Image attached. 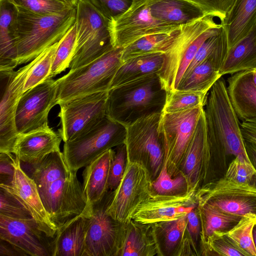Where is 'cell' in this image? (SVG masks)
I'll list each match as a JSON object with an SVG mask.
<instances>
[{
	"instance_id": "cell-1",
	"label": "cell",
	"mask_w": 256,
	"mask_h": 256,
	"mask_svg": "<svg viewBox=\"0 0 256 256\" xmlns=\"http://www.w3.org/2000/svg\"><path fill=\"white\" fill-rule=\"evenodd\" d=\"M204 112L209 151L208 174L226 169V157L241 156L250 162L240 124L230 103L226 83L222 77L208 92Z\"/></svg>"
},
{
	"instance_id": "cell-2",
	"label": "cell",
	"mask_w": 256,
	"mask_h": 256,
	"mask_svg": "<svg viewBox=\"0 0 256 256\" xmlns=\"http://www.w3.org/2000/svg\"><path fill=\"white\" fill-rule=\"evenodd\" d=\"M167 92L158 74H150L108 91L106 116L125 127L155 113H162Z\"/></svg>"
},
{
	"instance_id": "cell-3",
	"label": "cell",
	"mask_w": 256,
	"mask_h": 256,
	"mask_svg": "<svg viewBox=\"0 0 256 256\" xmlns=\"http://www.w3.org/2000/svg\"><path fill=\"white\" fill-rule=\"evenodd\" d=\"M17 8L16 44L18 64L30 62L59 42L76 20V6L48 15L38 14Z\"/></svg>"
},
{
	"instance_id": "cell-4",
	"label": "cell",
	"mask_w": 256,
	"mask_h": 256,
	"mask_svg": "<svg viewBox=\"0 0 256 256\" xmlns=\"http://www.w3.org/2000/svg\"><path fill=\"white\" fill-rule=\"evenodd\" d=\"M123 48L114 47L94 61L56 80V104L94 93L108 91L122 63Z\"/></svg>"
},
{
	"instance_id": "cell-5",
	"label": "cell",
	"mask_w": 256,
	"mask_h": 256,
	"mask_svg": "<svg viewBox=\"0 0 256 256\" xmlns=\"http://www.w3.org/2000/svg\"><path fill=\"white\" fill-rule=\"evenodd\" d=\"M76 8V48L70 70L94 61L114 48L108 28L110 20L92 0H78Z\"/></svg>"
},
{
	"instance_id": "cell-6",
	"label": "cell",
	"mask_w": 256,
	"mask_h": 256,
	"mask_svg": "<svg viewBox=\"0 0 256 256\" xmlns=\"http://www.w3.org/2000/svg\"><path fill=\"white\" fill-rule=\"evenodd\" d=\"M126 128L106 116L84 134L64 142L63 154L70 170L78 172L107 150L124 144Z\"/></svg>"
},
{
	"instance_id": "cell-7",
	"label": "cell",
	"mask_w": 256,
	"mask_h": 256,
	"mask_svg": "<svg viewBox=\"0 0 256 256\" xmlns=\"http://www.w3.org/2000/svg\"><path fill=\"white\" fill-rule=\"evenodd\" d=\"M77 172L68 174L37 186L41 200L57 226L82 214L86 207V198Z\"/></svg>"
},
{
	"instance_id": "cell-8",
	"label": "cell",
	"mask_w": 256,
	"mask_h": 256,
	"mask_svg": "<svg viewBox=\"0 0 256 256\" xmlns=\"http://www.w3.org/2000/svg\"><path fill=\"white\" fill-rule=\"evenodd\" d=\"M161 114L146 116L126 127L127 159L144 165L147 162L152 178L158 176L164 161L163 140L158 130Z\"/></svg>"
},
{
	"instance_id": "cell-9",
	"label": "cell",
	"mask_w": 256,
	"mask_h": 256,
	"mask_svg": "<svg viewBox=\"0 0 256 256\" xmlns=\"http://www.w3.org/2000/svg\"><path fill=\"white\" fill-rule=\"evenodd\" d=\"M152 178L144 164L127 159L123 177L113 191L106 213L123 224L128 223L134 208L153 190Z\"/></svg>"
},
{
	"instance_id": "cell-10",
	"label": "cell",
	"mask_w": 256,
	"mask_h": 256,
	"mask_svg": "<svg viewBox=\"0 0 256 256\" xmlns=\"http://www.w3.org/2000/svg\"><path fill=\"white\" fill-rule=\"evenodd\" d=\"M39 55L18 70L0 71V152L12 153L18 135L15 117L26 80Z\"/></svg>"
},
{
	"instance_id": "cell-11",
	"label": "cell",
	"mask_w": 256,
	"mask_h": 256,
	"mask_svg": "<svg viewBox=\"0 0 256 256\" xmlns=\"http://www.w3.org/2000/svg\"><path fill=\"white\" fill-rule=\"evenodd\" d=\"M196 196L198 204H208L240 216L248 213L256 215V185L240 184L222 176L198 189Z\"/></svg>"
},
{
	"instance_id": "cell-12",
	"label": "cell",
	"mask_w": 256,
	"mask_h": 256,
	"mask_svg": "<svg viewBox=\"0 0 256 256\" xmlns=\"http://www.w3.org/2000/svg\"><path fill=\"white\" fill-rule=\"evenodd\" d=\"M151 2L133 0L125 12L109 21L114 47L124 48L142 36L168 32L179 28L168 26L157 20L151 10Z\"/></svg>"
},
{
	"instance_id": "cell-13",
	"label": "cell",
	"mask_w": 256,
	"mask_h": 256,
	"mask_svg": "<svg viewBox=\"0 0 256 256\" xmlns=\"http://www.w3.org/2000/svg\"><path fill=\"white\" fill-rule=\"evenodd\" d=\"M108 91L78 98L60 104L58 133L64 142L88 132L106 116Z\"/></svg>"
},
{
	"instance_id": "cell-14",
	"label": "cell",
	"mask_w": 256,
	"mask_h": 256,
	"mask_svg": "<svg viewBox=\"0 0 256 256\" xmlns=\"http://www.w3.org/2000/svg\"><path fill=\"white\" fill-rule=\"evenodd\" d=\"M204 112L200 106L176 112H162L158 130L164 142L168 168L173 172L182 163L198 122Z\"/></svg>"
},
{
	"instance_id": "cell-15",
	"label": "cell",
	"mask_w": 256,
	"mask_h": 256,
	"mask_svg": "<svg viewBox=\"0 0 256 256\" xmlns=\"http://www.w3.org/2000/svg\"><path fill=\"white\" fill-rule=\"evenodd\" d=\"M113 191L94 205L88 218L87 232L83 256H116L119 250L124 224L106 212Z\"/></svg>"
},
{
	"instance_id": "cell-16",
	"label": "cell",
	"mask_w": 256,
	"mask_h": 256,
	"mask_svg": "<svg viewBox=\"0 0 256 256\" xmlns=\"http://www.w3.org/2000/svg\"><path fill=\"white\" fill-rule=\"evenodd\" d=\"M196 186L172 195H162L152 190L132 211L130 220L154 225L188 214L196 208Z\"/></svg>"
},
{
	"instance_id": "cell-17",
	"label": "cell",
	"mask_w": 256,
	"mask_h": 256,
	"mask_svg": "<svg viewBox=\"0 0 256 256\" xmlns=\"http://www.w3.org/2000/svg\"><path fill=\"white\" fill-rule=\"evenodd\" d=\"M57 90L56 80L50 78L24 92L16 113L18 134L48 124L49 112L56 105Z\"/></svg>"
},
{
	"instance_id": "cell-18",
	"label": "cell",
	"mask_w": 256,
	"mask_h": 256,
	"mask_svg": "<svg viewBox=\"0 0 256 256\" xmlns=\"http://www.w3.org/2000/svg\"><path fill=\"white\" fill-rule=\"evenodd\" d=\"M206 15L182 26L180 33L164 52L162 68L158 74L163 88L170 92L176 90L177 75L183 56L189 45L202 34L210 28L222 26Z\"/></svg>"
},
{
	"instance_id": "cell-19",
	"label": "cell",
	"mask_w": 256,
	"mask_h": 256,
	"mask_svg": "<svg viewBox=\"0 0 256 256\" xmlns=\"http://www.w3.org/2000/svg\"><path fill=\"white\" fill-rule=\"evenodd\" d=\"M0 238L32 256H52V241L38 228L36 221L16 219L0 214Z\"/></svg>"
},
{
	"instance_id": "cell-20",
	"label": "cell",
	"mask_w": 256,
	"mask_h": 256,
	"mask_svg": "<svg viewBox=\"0 0 256 256\" xmlns=\"http://www.w3.org/2000/svg\"><path fill=\"white\" fill-rule=\"evenodd\" d=\"M20 160L16 156L13 165L14 173L10 184H0L12 194L27 208L38 226L48 238H54L58 230L41 200L34 180L22 170Z\"/></svg>"
},
{
	"instance_id": "cell-21",
	"label": "cell",
	"mask_w": 256,
	"mask_h": 256,
	"mask_svg": "<svg viewBox=\"0 0 256 256\" xmlns=\"http://www.w3.org/2000/svg\"><path fill=\"white\" fill-rule=\"evenodd\" d=\"M62 140L59 133L54 131L47 124L29 132L18 134L13 146L12 154L20 162L33 164L52 152L60 151Z\"/></svg>"
},
{
	"instance_id": "cell-22",
	"label": "cell",
	"mask_w": 256,
	"mask_h": 256,
	"mask_svg": "<svg viewBox=\"0 0 256 256\" xmlns=\"http://www.w3.org/2000/svg\"><path fill=\"white\" fill-rule=\"evenodd\" d=\"M182 174L186 178L188 189L198 186L200 178L206 174L209 164L206 127L204 112L197 124L192 138L182 162Z\"/></svg>"
},
{
	"instance_id": "cell-23",
	"label": "cell",
	"mask_w": 256,
	"mask_h": 256,
	"mask_svg": "<svg viewBox=\"0 0 256 256\" xmlns=\"http://www.w3.org/2000/svg\"><path fill=\"white\" fill-rule=\"evenodd\" d=\"M116 256H164L154 226L132 220L124 224Z\"/></svg>"
},
{
	"instance_id": "cell-24",
	"label": "cell",
	"mask_w": 256,
	"mask_h": 256,
	"mask_svg": "<svg viewBox=\"0 0 256 256\" xmlns=\"http://www.w3.org/2000/svg\"><path fill=\"white\" fill-rule=\"evenodd\" d=\"M91 210H86L58 228L52 241V256H83Z\"/></svg>"
},
{
	"instance_id": "cell-25",
	"label": "cell",
	"mask_w": 256,
	"mask_h": 256,
	"mask_svg": "<svg viewBox=\"0 0 256 256\" xmlns=\"http://www.w3.org/2000/svg\"><path fill=\"white\" fill-rule=\"evenodd\" d=\"M228 82V97L238 119L242 122L256 120V87L252 70L234 74Z\"/></svg>"
},
{
	"instance_id": "cell-26",
	"label": "cell",
	"mask_w": 256,
	"mask_h": 256,
	"mask_svg": "<svg viewBox=\"0 0 256 256\" xmlns=\"http://www.w3.org/2000/svg\"><path fill=\"white\" fill-rule=\"evenodd\" d=\"M17 6L10 0H0V71L13 70L18 64L16 44Z\"/></svg>"
},
{
	"instance_id": "cell-27",
	"label": "cell",
	"mask_w": 256,
	"mask_h": 256,
	"mask_svg": "<svg viewBox=\"0 0 256 256\" xmlns=\"http://www.w3.org/2000/svg\"><path fill=\"white\" fill-rule=\"evenodd\" d=\"M114 153V150L109 149L85 166L82 188L86 198V210H90L108 192L109 172Z\"/></svg>"
},
{
	"instance_id": "cell-28",
	"label": "cell",
	"mask_w": 256,
	"mask_h": 256,
	"mask_svg": "<svg viewBox=\"0 0 256 256\" xmlns=\"http://www.w3.org/2000/svg\"><path fill=\"white\" fill-rule=\"evenodd\" d=\"M154 18L162 24L178 28L206 14L198 6L186 0H152Z\"/></svg>"
},
{
	"instance_id": "cell-29",
	"label": "cell",
	"mask_w": 256,
	"mask_h": 256,
	"mask_svg": "<svg viewBox=\"0 0 256 256\" xmlns=\"http://www.w3.org/2000/svg\"><path fill=\"white\" fill-rule=\"evenodd\" d=\"M256 22V0H236L220 24L224 27L228 48L244 37Z\"/></svg>"
},
{
	"instance_id": "cell-30",
	"label": "cell",
	"mask_w": 256,
	"mask_h": 256,
	"mask_svg": "<svg viewBox=\"0 0 256 256\" xmlns=\"http://www.w3.org/2000/svg\"><path fill=\"white\" fill-rule=\"evenodd\" d=\"M256 68V22L248 33L228 52L220 70L222 76L226 74Z\"/></svg>"
},
{
	"instance_id": "cell-31",
	"label": "cell",
	"mask_w": 256,
	"mask_h": 256,
	"mask_svg": "<svg viewBox=\"0 0 256 256\" xmlns=\"http://www.w3.org/2000/svg\"><path fill=\"white\" fill-rule=\"evenodd\" d=\"M164 57V53L158 52L136 56L122 62L113 78L110 89L150 74H158Z\"/></svg>"
},
{
	"instance_id": "cell-32",
	"label": "cell",
	"mask_w": 256,
	"mask_h": 256,
	"mask_svg": "<svg viewBox=\"0 0 256 256\" xmlns=\"http://www.w3.org/2000/svg\"><path fill=\"white\" fill-rule=\"evenodd\" d=\"M198 208L201 223L200 240L202 248L214 233L228 232L242 217L224 212L208 204H199Z\"/></svg>"
},
{
	"instance_id": "cell-33",
	"label": "cell",
	"mask_w": 256,
	"mask_h": 256,
	"mask_svg": "<svg viewBox=\"0 0 256 256\" xmlns=\"http://www.w3.org/2000/svg\"><path fill=\"white\" fill-rule=\"evenodd\" d=\"M181 28L168 32L157 33L142 36L124 46L122 56V62L142 55L164 53L180 33Z\"/></svg>"
},
{
	"instance_id": "cell-34",
	"label": "cell",
	"mask_w": 256,
	"mask_h": 256,
	"mask_svg": "<svg viewBox=\"0 0 256 256\" xmlns=\"http://www.w3.org/2000/svg\"><path fill=\"white\" fill-rule=\"evenodd\" d=\"M208 94L177 89L168 92L162 112H176L200 106H204Z\"/></svg>"
},
{
	"instance_id": "cell-35",
	"label": "cell",
	"mask_w": 256,
	"mask_h": 256,
	"mask_svg": "<svg viewBox=\"0 0 256 256\" xmlns=\"http://www.w3.org/2000/svg\"><path fill=\"white\" fill-rule=\"evenodd\" d=\"M256 224V215L248 213L242 216L240 220L226 232L236 244L249 256H256L252 230Z\"/></svg>"
},
{
	"instance_id": "cell-36",
	"label": "cell",
	"mask_w": 256,
	"mask_h": 256,
	"mask_svg": "<svg viewBox=\"0 0 256 256\" xmlns=\"http://www.w3.org/2000/svg\"><path fill=\"white\" fill-rule=\"evenodd\" d=\"M187 214L178 218L154 224L156 231L162 235L164 252L170 255L183 240L187 229Z\"/></svg>"
},
{
	"instance_id": "cell-37",
	"label": "cell",
	"mask_w": 256,
	"mask_h": 256,
	"mask_svg": "<svg viewBox=\"0 0 256 256\" xmlns=\"http://www.w3.org/2000/svg\"><path fill=\"white\" fill-rule=\"evenodd\" d=\"M76 30L74 24L59 41L54 58L50 78L70 67L76 48Z\"/></svg>"
},
{
	"instance_id": "cell-38",
	"label": "cell",
	"mask_w": 256,
	"mask_h": 256,
	"mask_svg": "<svg viewBox=\"0 0 256 256\" xmlns=\"http://www.w3.org/2000/svg\"><path fill=\"white\" fill-rule=\"evenodd\" d=\"M59 42L44 50L30 72L24 86V92L50 78L52 66Z\"/></svg>"
},
{
	"instance_id": "cell-39",
	"label": "cell",
	"mask_w": 256,
	"mask_h": 256,
	"mask_svg": "<svg viewBox=\"0 0 256 256\" xmlns=\"http://www.w3.org/2000/svg\"><path fill=\"white\" fill-rule=\"evenodd\" d=\"M168 157L164 154L162 168L155 180L152 182L153 190L162 195H172L186 192L188 188L186 178L180 174L172 178L168 172Z\"/></svg>"
},
{
	"instance_id": "cell-40",
	"label": "cell",
	"mask_w": 256,
	"mask_h": 256,
	"mask_svg": "<svg viewBox=\"0 0 256 256\" xmlns=\"http://www.w3.org/2000/svg\"><path fill=\"white\" fill-rule=\"evenodd\" d=\"M202 255L249 256L230 238L226 232H216L202 248Z\"/></svg>"
},
{
	"instance_id": "cell-41",
	"label": "cell",
	"mask_w": 256,
	"mask_h": 256,
	"mask_svg": "<svg viewBox=\"0 0 256 256\" xmlns=\"http://www.w3.org/2000/svg\"><path fill=\"white\" fill-rule=\"evenodd\" d=\"M10 0L18 8L42 15L59 13L75 6L66 0Z\"/></svg>"
},
{
	"instance_id": "cell-42",
	"label": "cell",
	"mask_w": 256,
	"mask_h": 256,
	"mask_svg": "<svg viewBox=\"0 0 256 256\" xmlns=\"http://www.w3.org/2000/svg\"><path fill=\"white\" fill-rule=\"evenodd\" d=\"M223 176L234 182L256 185V170L241 156H236L230 163Z\"/></svg>"
},
{
	"instance_id": "cell-43",
	"label": "cell",
	"mask_w": 256,
	"mask_h": 256,
	"mask_svg": "<svg viewBox=\"0 0 256 256\" xmlns=\"http://www.w3.org/2000/svg\"><path fill=\"white\" fill-rule=\"evenodd\" d=\"M0 214L16 219L32 218L24 205L12 194L2 188H0Z\"/></svg>"
},
{
	"instance_id": "cell-44",
	"label": "cell",
	"mask_w": 256,
	"mask_h": 256,
	"mask_svg": "<svg viewBox=\"0 0 256 256\" xmlns=\"http://www.w3.org/2000/svg\"><path fill=\"white\" fill-rule=\"evenodd\" d=\"M127 154L124 144L117 146L112 156L109 172L108 191L114 190L119 185L124 172Z\"/></svg>"
},
{
	"instance_id": "cell-45",
	"label": "cell",
	"mask_w": 256,
	"mask_h": 256,
	"mask_svg": "<svg viewBox=\"0 0 256 256\" xmlns=\"http://www.w3.org/2000/svg\"><path fill=\"white\" fill-rule=\"evenodd\" d=\"M200 8L206 15L218 18L222 22L236 0H186Z\"/></svg>"
},
{
	"instance_id": "cell-46",
	"label": "cell",
	"mask_w": 256,
	"mask_h": 256,
	"mask_svg": "<svg viewBox=\"0 0 256 256\" xmlns=\"http://www.w3.org/2000/svg\"><path fill=\"white\" fill-rule=\"evenodd\" d=\"M98 10L110 20L125 12L133 0H91Z\"/></svg>"
},
{
	"instance_id": "cell-47",
	"label": "cell",
	"mask_w": 256,
	"mask_h": 256,
	"mask_svg": "<svg viewBox=\"0 0 256 256\" xmlns=\"http://www.w3.org/2000/svg\"><path fill=\"white\" fill-rule=\"evenodd\" d=\"M219 33L210 37L204 42L198 50L183 76L188 74L210 56L217 44Z\"/></svg>"
},
{
	"instance_id": "cell-48",
	"label": "cell",
	"mask_w": 256,
	"mask_h": 256,
	"mask_svg": "<svg viewBox=\"0 0 256 256\" xmlns=\"http://www.w3.org/2000/svg\"><path fill=\"white\" fill-rule=\"evenodd\" d=\"M16 156L12 153L0 152V184H10L12 180Z\"/></svg>"
},
{
	"instance_id": "cell-49",
	"label": "cell",
	"mask_w": 256,
	"mask_h": 256,
	"mask_svg": "<svg viewBox=\"0 0 256 256\" xmlns=\"http://www.w3.org/2000/svg\"><path fill=\"white\" fill-rule=\"evenodd\" d=\"M187 230L195 246L200 238L201 223L198 207L187 214Z\"/></svg>"
},
{
	"instance_id": "cell-50",
	"label": "cell",
	"mask_w": 256,
	"mask_h": 256,
	"mask_svg": "<svg viewBox=\"0 0 256 256\" xmlns=\"http://www.w3.org/2000/svg\"><path fill=\"white\" fill-rule=\"evenodd\" d=\"M240 128L244 140L256 144V120L242 122Z\"/></svg>"
},
{
	"instance_id": "cell-51",
	"label": "cell",
	"mask_w": 256,
	"mask_h": 256,
	"mask_svg": "<svg viewBox=\"0 0 256 256\" xmlns=\"http://www.w3.org/2000/svg\"><path fill=\"white\" fill-rule=\"evenodd\" d=\"M24 252L16 246L9 242L0 239V256H28Z\"/></svg>"
},
{
	"instance_id": "cell-52",
	"label": "cell",
	"mask_w": 256,
	"mask_h": 256,
	"mask_svg": "<svg viewBox=\"0 0 256 256\" xmlns=\"http://www.w3.org/2000/svg\"><path fill=\"white\" fill-rule=\"evenodd\" d=\"M244 144L249 159L256 170V144L245 140Z\"/></svg>"
},
{
	"instance_id": "cell-53",
	"label": "cell",
	"mask_w": 256,
	"mask_h": 256,
	"mask_svg": "<svg viewBox=\"0 0 256 256\" xmlns=\"http://www.w3.org/2000/svg\"><path fill=\"white\" fill-rule=\"evenodd\" d=\"M253 240L255 248H256V224L254 225L252 230Z\"/></svg>"
},
{
	"instance_id": "cell-54",
	"label": "cell",
	"mask_w": 256,
	"mask_h": 256,
	"mask_svg": "<svg viewBox=\"0 0 256 256\" xmlns=\"http://www.w3.org/2000/svg\"><path fill=\"white\" fill-rule=\"evenodd\" d=\"M252 81L256 87V68L252 70Z\"/></svg>"
},
{
	"instance_id": "cell-55",
	"label": "cell",
	"mask_w": 256,
	"mask_h": 256,
	"mask_svg": "<svg viewBox=\"0 0 256 256\" xmlns=\"http://www.w3.org/2000/svg\"><path fill=\"white\" fill-rule=\"evenodd\" d=\"M70 2L75 6L76 5L78 0H69Z\"/></svg>"
},
{
	"instance_id": "cell-56",
	"label": "cell",
	"mask_w": 256,
	"mask_h": 256,
	"mask_svg": "<svg viewBox=\"0 0 256 256\" xmlns=\"http://www.w3.org/2000/svg\"><path fill=\"white\" fill-rule=\"evenodd\" d=\"M68 0V1H69V2H70V0Z\"/></svg>"
}]
</instances>
